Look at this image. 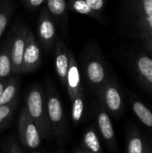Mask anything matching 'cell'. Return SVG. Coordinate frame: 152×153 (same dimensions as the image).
Masks as SVG:
<instances>
[{
    "label": "cell",
    "mask_w": 152,
    "mask_h": 153,
    "mask_svg": "<svg viewBox=\"0 0 152 153\" xmlns=\"http://www.w3.org/2000/svg\"><path fill=\"white\" fill-rule=\"evenodd\" d=\"M25 108L30 118L37 126L41 137L47 139L52 138L53 133L47 118L45 92L39 85H34L28 91Z\"/></svg>",
    "instance_id": "1"
},
{
    "label": "cell",
    "mask_w": 152,
    "mask_h": 153,
    "mask_svg": "<svg viewBox=\"0 0 152 153\" xmlns=\"http://www.w3.org/2000/svg\"><path fill=\"white\" fill-rule=\"evenodd\" d=\"M45 100L47 118L51 126L53 135L57 141L64 140L66 132L65 118L63 105L56 87L49 79L46 82Z\"/></svg>",
    "instance_id": "2"
},
{
    "label": "cell",
    "mask_w": 152,
    "mask_h": 153,
    "mask_svg": "<svg viewBox=\"0 0 152 153\" xmlns=\"http://www.w3.org/2000/svg\"><path fill=\"white\" fill-rule=\"evenodd\" d=\"M132 9L138 35L152 56V0H133Z\"/></svg>",
    "instance_id": "3"
},
{
    "label": "cell",
    "mask_w": 152,
    "mask_h": 153,
    "mask_svg": "<svg viewBox=\"0 0 152 153\" xmlns=\"http://www.w3.org/2000/svg\"><path fill=\"white\" fill-rule=\"evenodd\" d=\"M98 94L104 108L113 116L118 117L124 111V98L116 81L109 77L106 83L98 91Z\"/></svg>",
    "instance_id": "4"
},
{
    "label": "cell",
    "mask_w": 152,
    "mask_h": 153,
    "mask_svg": "<svg viewBox=\"0 0 152 153\" xmlns=\"http://www.w3.org/2000/svg\"><path fill=\"white\" fill-rule=\"evenodd\" d=\"M84 72L90 85L97 92L109 78L106 65L102 57L98 54H92L86 57L84 61Z\"/></svg>",
    "instance_id": "5"
},
{
    "label": "cell",
    "mask_w": 152,
    "mask_h": 153,
    "mask_svg": "<svg viewBox=\"0 0 152 153\" xmlns=\"http://www.w3.org/2000/svg\"><path fill=\"white\" fill-rule=\"evenodd\" d=\"M18 124L19 135L23 146L31 150L39 148L41 143V134L25 107L21 111Z\"/></svg>",
    "instance_id": "6"
},
{
    "label": "cell",
    "mask_w": 152,
    "mask_h": 153,
    "mask_svg": "<svg viewBox=\"0 0 152 153\" xmlns=\"http://www.w3.org/2000/svg\"><path fill=\"white\" fill-rule=\"evenodd\" d=\"M41 62L40 48L30 30L28 29L22 57V73L26 74L36 70Z\"/></svg>",
    "instance_id": "7"
},
{
    "label": "cell",
    "mask_w": 152,
    "mask_h": 153,
    "mask_svg": "<svg viewBox=\"0 0 152 153\" xmlns=\"http://www.w3.org/2000/svg\"><path fill=\"white\" fill-rule=\"evenodd\" d=\"M28 29L25 26H22L18 29L11 41V62H12V71L13 74H18L22 73V57L25 48L26 37Z\"/></svg>",
    "instance_id": "8"
},
{
    "label": "cell",
    "mask_w": 152,
    "mask_h": 153,
    "mask_svg": "<svg viewBox=\"0 0 152 153\" xmlns=\"http://www.w3.org/2000/svg\"><path fill=\"white\" fill-rule=\"evenodd\" d=\"M96 114H97L98 127H99L100 134L102 135L103 139L106 141L110 151L113 153H117L116 134H115L113 123L111 121V118L108 111L104 108L102 105H100L97 107Z\"/></svg>",
    "instance_id": "9"
},
{
    "label": "cell",
    "mask_w": 152,
    "mask_h": 153,
    "mask_svg": "<svg viewBox=\"0 0 152 153\" xmlns=\"http://www.w3.org/2000/svg\"><path fill=\"white\" fill-rule=\"evenodd\" d=\"M65 88L67 90L70 100L83 95V90L81 81V73L75 56L72 51H69V65L66 76Z\"/></svg>",
    "instance_id": "10"
},
{
    "label": "cell",
    "mask_w": 152,
    "mask_h": 153,
    "mask_svg": "<svg viewBox=\"0 0 152 153\" xmlns=\"http://www.w3.org/2000/svg\"><path fill=\"white\" fill-rule=\"evenodd\" d=\"M38 33L41 45L47 50H51L56 44V26L52 17L46 12L39 18Z\"/></svg>",
    "instance_id": "11"
},
{
    "label": "cell",
    "mask_w": 152,
    "mask_h": 153,
    "mask_svg": "<svg viewBox=\"0 0 152 153\" xmlns=\"http://www.w3.org/2000/svg\"><path fill=\"white\" fill-rule=\"evenodd\" d=\"M133 65L139 81L152 93V56L141 53L135 56Z\"/></svg>",
    "instance_id": "12"
},
{
    "label": "cell",
    "mask_w": 152,
    "mask_h": 153,
    "mask_svg": "<svg viewBox=\"0 0 152 153\" xmlns=\"http://www.w3.org/2000/svg\"><path fill=\"white\" fill-rule=\"evenodd\" d=\"M69 65V50L67 49L65 43L60 40L55 44V66L56 74L65 87L66 76Z\"/></svg>",
    "instance_id": "13"
},
{
    "label": "cell",
    "mask_w": 152,
    "mask_h": 153,
    "mask_svg": "<svg viewBox=\"0 0 152 153\" xmlns=\"http://www.w3.org/2000/svg\"><path fill=\"white\" fill-rule=\"evenodd\" d=\"M149 143L134 126H130L126 137V153H144Z\"/></svg>",
    "instance_id": "14"
},
{
    "label": "cell",
    "mask_w": 152,
    "mask_h": 153,
    "mask_svg": "<svg viewBox=\"0 0 152 153\" xmlns=\"http://www.w3.org/2000/svg\"><path fill=\"white\" fill-rule=\"evenodd\" d=\"M130 106L137 118L149 129L152 130V110L133 95L130 97Z\"/></svg>",
    "instance_id": "15"
},
{
    "label": "cell",
    "mask_w": 152,
    "mask_h": 153,
    "mask_svg": "<svg viewBox=\"0 0 152 153\" xmlns=\"http://www.w3.org/2000/svg\"><path fill=\"white\" fill-rule=\"evenodd\" d=\"M83 150L89 153H103L99 135L92 127L86 130L82 139Z\"/></svg>",
    "instance_id": "16"
},
{
    "label": "cell",
    "mask_w": 152,
    "mask_h": 153,
    "mask_svg": "<svg viewBox=\"0 0 152 153\" xmlns=\"http://www.w3.org/2000/svg\"><path fill=\"white\" fill-rule=\"evenodd\" d=\"M10 49L11 42L5 44L0 51V81L5 80L13 73Z\"/></svg>",
    "instance_id": "17"
},
{
    "label": "cell",
    "mask_w": 152,
    "mask_h": 153,
    "mask_svg": "<svg viewBox=\"0 0 152 153\" xmlns=\"http://www.w3.org/2000/svg\"><path fill=\"white\" fill-rule=\"evenodd\" d=\"M18 87H19L18 80L14 77H11L7 81L4 90L0 94V106L9 104L15 100L18 91Z\"/></svg>",
    "instance_id": "18"
},
{
    "label": "cell",
    "mask_w": 152,
    "mask_h": 153,
    "mask_svg": "<svg viewBox=\"0 0 152 153\" xmlns=\"http://www.w3.org/2000/svg\"><path fill=\"white\" fill-rule=\"evenodd\" d=\"M47 8L49 13L56 20H65L67 9L65 0H47Z\"/></svg>",
    "instance_id": "19"
},
{
    "label": "cell",
    "mask_w": 152,
    "mask_h": 153,
    "mask_svg": "<svg viewBox=\"0 0 152 153\" xmlns=\"http://www.w3.org/2000/svg\"><path fill=\"white\" fill-rule=\"evenodd\" d=\"M69 8L80 14L88 15L92 18H99L100 16L96 13L87 4L86 0H69Z\"/></svg>",
    "instance_id": "20"
},
{
    "label": "cell",
    "mask_w": 152,
    "mask_h": 153,
    "mask_svg": "<svg viewBox=\"0 0 152 153\" xmlns=\"http://www.w3.org/2000/svg\"><path fill=\"white\" fill-rule=\"evenodd\" d=\"M71 101H72V120L73 124L76 125L82 120L84 112V106H85L84 96L83 95L78 96L73 100H72Z\"/></svg>",
    "instance_id": "21"
},
{
    "label": "cell",
    "mask_w": 152,
    "mask_h": 153,
    "mask_svg": "<svg viewBox=\"0 0 152 153\" xmlns=\"http://www.w3.org/2000/svg\"><path fill=\"white\" fill-rule=\"evenodd\" d=\"M11 13H12L11 5L7 2H4L2 9L0 10V38L2 37V35L9 22V18L11 15Z\"/></svg>",
    "instance_id": "22"
},
{
    "label": "cell",
    "mask_w": 152,
    "mask_h": 153,
    "mask_svg": "<svg viewBox=\"0 0 152 153\" xmlns=\"http://www.w3.org/2000/svg\"><path fill=\"white\" fill-rule=\"evenodd\" d=\"M17 100H14L9 104L2 105L0 106V127L11 117L16 105H17Z\"/></svg>",
    "instance_id": "23"
},
{
    "label": "cell",
    "mask_w": 152,
    "mask_h": 153,
    "mask_svg": "<svg viewBox=\"0 0 152 153\" xmlns=\"http://www.w3.org/2000/svg\"><path fill=\"white\" fill-rule=\"evenodd\" d=\"M86 2L90 5V7L100 16L102 11L105 8L106 0H86Z\"/></svg>",
    "instance_id": "24"
},
{
    "label": "cell",
    "mask_w": 152,
    "mask_h": 153,
    "mask_svg": "<svg viewBox=\"0 0 152 153\" xmlns=\"http://www.w3.org/2000/svg\"><path fill=\"white\" fill-rule=\"evenodd\" d=\"M26 4L30 8H37L39 5H41L46 0H25Z\"/></svg>",
    "instance_id": "25"
},
{
    "label": "cell",
    "mask_w": 152,
    "mask_h": 153,
    "mask_svg": "<svg viewBox=\"0 0 152 153\" xmlns=\"http://www.w3.org/2000/svg\"><path fill=\"white\" fill-rule=\"evenodd\" d=\"M8 153H22V152L20 151V149H19L16 145H13V146H12V147H11V149L9 150V152Z\"/></svg>",
    "instance_id": "26"
},
{
    "label": "cell",
    "mask_w": 152,
    "mask_h": 153,
    "mask_svg": "<svg viewBox=\"0 0 152 153\" xmlns=\"http://www.w3.org/2000/svg\"><path fill=\"white\" fill-rule=\"evenodd\" d=\"M6 82H7L6 80H2V81H0V94H1V92H2V91L4 90V88Z\"/></svg>",
    "instance_id": "27"
},
{
    "label": "cell",
    "mask_w": 152,
    "mask_h": 153,
    "mask_svg": "<svg viewBox=\"0 0 152 153\" xmlns=\"http://www.w3.org/2000/svg\"><path fill=\"white\" fill-rule=\"evenodd\" d=\"M144 153H152V145H150V144H149Z\"/></svg>",
    "instance_id": "28"
},
{
    "label": "cell",
    "mask_w": 152,
    "mask_h": 153,
    "mask_svg": "<svg viewBox=\"0 0 152 153\" xmlns=\"http://www.w3.org/2000/svg\"><path fill=\"white\" fill-rule=\"evenodd\" d=\"M81 153H89L88 152H86V151H84L83 149H81Z\"/></svg>",
    "instance_id": "29"
},
{
    "label": "cell",
    "mask_w": 152,
    "mask_h": 153,
    "mask_svg": "<svg viewBox=\"0 0 152 153\" xmlns=\"http://www.w3.org/2000/svg\"><path fill=\"white\" fill-rule=\"evenodd\" d=\"M74 153H81V149H80V150H77Z\"/></svg>",
    "instance_id": "30"
},
{
    "label": "cell",
    "mask_w": 152,
    "mask_h": 153,
    "mask_svg": "<svg viewBox=\"0 0 152 153\" xmlns=\"http://www.w3.org/2000/svg\"><path fill=\"white\" fill-rule=\"evenodd\" d=\"M33 153H38V152H33Z\"/></svg>",
    "instance_id": "31"
}]
</instances>
